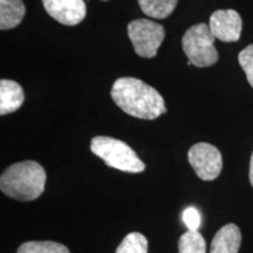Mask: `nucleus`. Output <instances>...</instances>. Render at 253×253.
<instances>
[{"label": "nucleus", "mask_w": 253, "mask_h": 253, "mask_svg": "<svg viewBox=\"0 0 253 253\" xmlns=\"http://www.w3.org/2000/svg\"><path fill=\"white\" fill-rule=\"evenodd\" d=\"M178 253H207L203 236L198 231H186L178 240Z\"/></svg>", "instance_id": "13"}, {"label": "nucleus", "mask_w": 253, "mask_h": 253, "mask_svg": "<svg viewBox=\"0 0 253 253\" xmlns=\"http://www.w3.org/2000/svg\"><path fill=\"white\" fill-rule=\"evenodd\" d=\"M238 61L245 72L249 84L253 88V45H249L239 53Z\"/></svg>", "instance_id": "16"}, {"label": "nucleus", "mask_w": 253, "mask_h": 253, "mask_svg": "<svg viewBox=\"0 0 253 253\" xmlns=\"http://www.w3.org/2000/svg\"><path fill=\"white\" fill-rule=\"evenodd\" d=\"M26 13L21 0H0V28L12 30L23 21Z\"/></svg>", "instance_id": "11"}, {"label": "nucleus", "mask_w": 253, "mask_h": 253, "mask_svg": "<svg viewBox=\"0 0 253 253\" xmlns=\"http://www.w3.org/2000/svg\"><path fill=\"white\" fill-rule=\"evenodd\" d=\"M178 0H138L145 15L155 19H166L172 13Z\"/></svg>", "instance_id": "12"}, {"label": "nucleus", "mask_w": 253, "mask_h": 253, "mask_svg": "<svg viewBox=\"0 0 253 253\" xmlns=\"http://www.w3.org/2000/svg\"><path fill=\"white\" fill-rule=\"evenodd\" d=\"M24 89L18 82L2 79L0 81V115L14 113L23 106Z\"/></svg>", "instance_id": "10"}, {"label": "nucleus", "mask_w": 253, "mask_h": 253, "mask_svg": "<svg viewBox=\"0 0 253 253\" xmlns=\"http://www.w3.org/2000/svg\"><path fill=\"white\" fill-rule=\"evenodd\" d=\"M115 253H148V240L140 232H131L125 237Z\"/></svg>", "instance_id": "15"}, {"label": "nucleus", "mask_w": 253, "mask_h": 253, "mask_svg": "<svg viewBox=\"0 0 253 253\" xmlns=\"http://www.w3.org/2000/svg\"><path fill=\"white\" fill-rule=\"evenodd\" d=\"M183 221L188 227V230L198 231L201 226V213L196 208H186L183 211Z\"/></svg>", "instance_id": "17"}, {"label": "nucleus", "mask_w": 253, "mask_h": 253, "mask_svg": "<svg viewBox=\"0 0 253 253\" xmlns=\"http://www.w3.org/2000/svg\"><path fill=\"white\" fill-rule=\"evenodd\" d=\"M213 34L207 24L194 25L186 30L182 39V47L189 62L196 67H210L218 61Z\"/></svg>", "instance_id": "4"}, {"label": "nucleus", "mask_w": 253, "mask_h": 253, "mask_svg": "<svg viewBox=\"0 0 253 253\" xmlns=\"http://www.w3.org/2000/svg\"><path fill=\"white\" fill-rule=\"evenodd\" d=\"M249 177H250V182L253 186V153L251 156V162H250V172H249Z\"/></svg>", "instance_id": "18"}, {"label": "nucleus", "mask_w": 253, "mask_h": 253, "mask_svg": "<svg viewBox=\"0 0 253 253\" xmlns=\"http://www.w3.org/2000/svg\"><path fill=\"white\" fill-rule=\"evenodd\" d=\"M112 99L128 115L142 120H155L167 112L161 94L136 78H120L114 82Z\"/></svg>", "instance_id": "1"}, {"label": "nucleus", "mask_w": 253, "mask_h": 253, "mask_svg": "<svg viewBox=\"0 0 253 253\" xmlns=\"http://www.w3.org/2000/svg\"><path fill=\"white\" fill-rule=\"evenodd\" d=\"M43 7L50 17L66 26H75L86 17L84 0H42Z\"/></svg>", "instance_id": "8"}, {"label": "nucleus", "mask_w": 253, "mask_h": 253, "mask_svg": "<svg viewBox=\"0 0 253 253\" xmlns=\"http://www.w3.org/2000/svg\"><path fill=\"white\" fill-rule=\"evenodd\" d=\"M91 153L114 169L126 172L144 171L145 164L134 150L123 141L108 136H96L90 142Z\"/></svg>", "instance_id": "3"}, {"label": "nucleus", "mask_w": 253, "mask_h": 253, "mask_svg": "<svg viewBox=\"0 0 253 253\" xmlns=\"http://www.w3.org/2000/svg\"><path fill=\"white\" fill-rule=\"evenodd\" d=\"M242 233L236 224H226L218 230L211 243L210 253H238Z\"/></svg>", "instance_id": "9"}, {"label": "nucleus", "mask_w": 253, "mask_h": 253, "mask_svg": "<svg viewBox=\"0 0 253 253\" xmlns=\"http://www.w3.org/2000/svg\"><path fill=\"white\" fill-rule=\"evenodd\" d=\"M17 253H71L65 245L49 242H26L19 246Z\"/></svg>", "instance_id": "14"}, {"label": "nucleus", "mask_w": 253, "mask_h": 253, "mask_svg": "<svg viewBox=\"0 0 253 253\" xmlns=\"http://www.w3.org/2000/svg\"><path fill=\"white\" fill-rule=\"evenodd\" d=\"M128 36L136 54L142 58H154L166 38V31L162 25L149 19H137L129 23Z\"/></svg>", "instance_id": "5"}, {"label": "nucleus", "mask_w": 253, "mask_h": 253, "mask_svg": "<svg viewBox=\"0 0 253 253\" xmlns=\"http://www.w3.org/2000/svg\"><path fill=\"white\" fill-rule=\"evenodd\" d=\"M188 158L196 175L203 181H213L220 175L223 158L214 145L205 142L196 143L190 148Z\"/></svg>", "instance_id": "6"}, {"label": "nucleus", "mask_w": 253, "mask_h": 253, "mask_svg": "<svg viewBox=\"0 0 253 253\" xmlns=\"http://www.w3.org/2000/svg\"><path fill=\"white\" fill-rule=\"evenodd\" d=\"M211 33L223 42L238 41L242 34V18L235 9H218L210 17Z\"/></svg>", "instance_id": "7"}, {"label": "nucleus", "mask_w": 253, "mask_h": 253, "mask_svg": "<svg viewBox=\"0 0 253 253\" xmlns=\"http://www.w3.org/2000/svg\"><path fill=\"white\" fill-rule=\"evenodd\" d=\"M46 171L36 161L9 166L0 177L2 194L21 202L34 201L45 190Z\"/></svg>", "instance_id": "2"}, {"label": "nucleus", "mask_w": 253, "mask_h": 253, "mask_svg": "<svg viewBox=\"0 0 253 253\" xmlns=\"http://www.w3.org/2000/svg\"><path fill=\"white\" fill-rule=\"evenodd\" d=\"M102 1H108V0H102Z\"/></svg>", "instance_id": "19"}]
</instances>
